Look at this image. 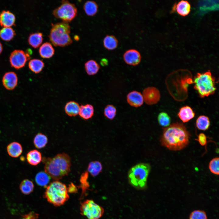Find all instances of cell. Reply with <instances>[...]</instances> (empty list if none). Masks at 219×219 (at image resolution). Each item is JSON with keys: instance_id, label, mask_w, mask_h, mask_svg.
<instances>
[{"instance_id": "6da1fadb", "label": "cell", "mask_w": 219, "mask_h": 219, "mask_svg": "<svg viewBox=\"0 0 219 219\" xmlns=\"http://www.w3.org/2000/svg\"><path fill=\"white\" fill-rule=\"evenodd\" d=\"M190 134L182 123L177 122L164 128L160 141L170 150L179 151L189 144Z\"/></svg>"}, {"instance_id": "7a4b0ae2", "label": "cell", "mask_w": 219, "mask_h": 219, "mask_svg": "<svg viewBox=\"0 0 219 219\" xmlns=\"http://www.w3.org/2000/svg\"><path fill=\"white\" fill-rule=\"evenodd\" d=\"M45 172L53 179H61L70 171L71 159L67 154H59L53 158H43Z\"/></svg>"}, {"instance_id": "3957f363", "label": "cell", "mask_w": 219, "mask_h": 219, "mask_svg": "<svg viewBox=\"0 0 219 219\" xmlns=\"http://www.w3.org/2000/svg\"><path fill=\"white\" fill-rule=\"evenodd\" d=\"M71 27L68 23L61 22L52 24L49 35L50 41L55 47H64L72 43L70 35Z\"/></svg>"}, {"instance_id": "277c9868", "label": "cell", "mask_w": 219, "mask_h": 219, "mask_svg": "<svg viewBox=\"0 0 219 219\" xmlns=\"http://www.w3.org/2000/svg\"><path fill=\"white\" fill-rule=\"evenodd\" d=\"M68 193L65 185L56 180L47 187L44 197L54 205L59 206L64 204L69 199Z\"/></svg>"}, {"instance_id": "5b68a950", "label": "cell", "mask_w": 219, "mask_h": 219, "mask_svg": "<svg viewBox=\"0 0 219 219\" xmlns=\"http://www.w3.org/2000/svg\"><path fill=\"white\" fill-rule=\"evenodd\" d=\"M215 80L210 71L203 73H197L194 77V88L201 98L214 94L216 88Z\"/></svg>"}, {"instance_id": "8992f818", "label": "cell", "mask_w": 219, "mask_h": 219, "mask_svg": "<svg viewBox=\"0 0 219 219\" xmlns=\"http://www.w3.org/2000/svg\"><path fill=\"white\" fill-rule=\"evenodd\" d=\"M150 169V165L148 163H140L134 166L128 173L130 182L135 187H144Z\"/></svg>"}, {"instance_id": "52a82bcc", "label": "cell", "mask_w": 219, "mask_h": 219, "mask_svg": "<svg viewBox=\"0 0 219 219\" xmlns=\"http://www.w3.org/2000/svg\"><path fill=\"white\" fill-rule=\"evenodd\" d=\"M77 9L75 5L68 0H63L61 4L53 10V14L55 17L68 23L77 16Z\"/></svg>"}, {"instance_id": "ba28073f", "label": "cell", "mask_w": 219, "mask_h": 219, "mask_svg": "<svg viewBox=\"0 0 219 219\" xmlns=\"http://www.w3.org/2000/svg\"><path fill=\"white\" fill-rule=\"evenodd\" d=\"M80 213L88 219H98L104 213L103 208L93 200H87L81 204Z\"/></svg>"}, {"instance_id": "9c48e42d", "label": "cell", "mask_w": 219, "mask_h": 219, "mask_svg": "<svg viewBox=\"0 0 219 219\" xmlns=\"http://www.w3.org/2000/svg\"><path fill=\"white\" fill-rule=\"evenodd\" d=\"M30 59L29 54L20 50H14L11 53L9 57L11 66L16 69L23 67L26 61Z\"/></svg>"}, {"instance_id": "30bf717a", "label": "cell", "mask_w": 219, "mask_h": 219, "mask_svg": "<svg viewBox=\"0 0 219 219\" xmlns=\"http://www.w3.org/2000/svg\"><path fill=\"white\" fill-rule=\"evenodd\" d=\"M142 95L144 100L148 105L156 103L159 98L158 90L153 87H149L145 89L143 91Z\"/></svg>"}, {"instance_id": "8fae6325", "label": "cell", "mask_w": 219, "mask_h": 219, "mask_svg": "<svg viewBox=\"0 0 219 219\" xmlns=\"http://www.w3.org/2000/svg\"><path fill=\"white\" fill-rule=\"evenodd\" d=\"M3 86L7 89H13L16 86L18 83V78L16 74L13 72L6 73L2 79Z\"/></svg>"}, {"instance_id": "7c38bea8", "label": "cell", "mask_w": 219, "mask_h": 219, "mask_svg": "<svg viewBox=\"0 0 219 219\" xmlns=\"http://www.w3.org/2000/svg\"><path fill=\"white\" fill-rule=\"evenodd\" d=\"M123 57L127 64L132 65L138 64L141 60V56L139 52L133 49L126 51L123 54Z\"/></svg>"}, {"instance_id": "4fadbf2b", "label": "cell", "mask_w": 219, "mask_h": 219, "mask_svg": "<svg viewBox=\"0 0 219 219\" xmlns=\"http://www.w3.org/2000/svg\"><path fill=\"white\" fill-rule=\"evenodd\" d=\"M127 101L131 106L137 107L143 104L144 99L142 95L140 92L133 91L128 94Z\"/></svg>"}, {"instance_id": "5bb4252c", "label": "cell", "mask_w": 219, "mask_h": 219, "mask_svg": "<svg viewBox=\"0 0 219 219\" xmlns=\"http://www.w3.org/2000/svg\"><path fill=\"white\" fill-rule=\"evenodd\" d=\"M15 20L14 15L8 11H3L0 14V25L3 27H10Z\"/></svg>"}, {"instance_id": "9a60e30c", "label": "cell", "mask_w": 219, "mask_h": 219, "mask_svg": "<svg viewBox=\"0 0 219 219\" xmlns=\"http://www.w3.org/2000/svg\"><path fill=\"white\" fill-rule=\"evenodd\" d=\"M191 9L189 2L186 1L182 0L176 4L173 8V10H176L180 15L185 16L189 14Z\"/></svg>"}, {"instance_id": "2e32d148", "label": "cell", "mask_w": 219, "mask_h": 219, "mask_svg": "<svg viewBox=\"0 0 219 219\" xmlns=\"http://www.w3.org/2000/svg\"><path fill=\"white\" fill-rule=\"evenodd\" d=\"M55 50L52 45L49 42L43 43L39 49V54L41 57L49 58L52 57L54 54Z\"/></svg>"}, {"instance_id": "e0dca14e", "label": "cell", "mask_w": 219, "mask_h": 219, "mask_svg": "<svg viewBox=\"0 0 219 219\" xmlns=\"http://www.w3.org/2000/svg\"><path fill=\"white\" fill-rule=\"evenodd\" d=\"M195 115L192 109L188 106L181 107L178 114L180 119L184 123L188 122L193 118Z\"/></svg>"}, {"instance_id": "ac0fdd59", "label": "cell", "mask_w": 219, "mask_h": 219, "mask_svg": "<svg viewBox=\"0 0 219 219\" xmlns=\"http://www.w3.org/2000/svg\"><path fill=\"white\" fill-rule=\"evenodd\" d=\"M7 151L10 156L17 158L21 155L22 152L23 148L19 143L13 142L9 144L7 146Z\"/></svg>"}, {"instance_id": "d6986e66", "label": "cell", "mask_w": 219, "mask_h": 219, "mask_svg": "<svg viewBox=\"0 0 219 219\" xmlns=\"http://www.w3.org/2000/svg\"><path fill=\"white\" fill-rule=\"evenodd\" d=\"M94 109L93 106L90 104L82 105L80 107L78 114L85 120L91 118L93 115Z\"/></svg>"}, {"instance_id": "ffe728a7", "label": "cell", "mask_w": 219, "mask_h": 219, "mask_svg": "<svg viewBox=\"0 0 219 219\" xmlns=\"http://www.w3.org/2000/svg\"><path fill=\"white\" fill-rule=\"evenodd\" d=\"M26 159L28 162L31 165H36L42 160L41 154L36 150H32L27 153Z\"/></svg>"}, {"instance_id": "44dd1931", "label": "cell", "mask_w": 219, "mask_h": 219, "mask_svg": "<svg viewBox=\"0 0 219 219\" xmlns=\"http://www.w3.org/2000/svg\"><path fill=\"white\" fill-rule=\"evenodd\" d=\"M80 106L79 104L74 101L67 103L64 107L66 113L69 116H74L78 114Z\"/></svg>"}, {"instance_id": "7402d4cb", "label": "cell", "mask_w": 219, "mask_h": 219, "mask_svg": "<svg viewBox=\"0 0 219 219\" xmlns=\"http://www.w3.org/2000/svg\"><path fill=\"white\" fill-rule=\"evenodd\" d=\"M85 68L87 74L92 75L96 74L98 72L100 66L95 61L91 60L85 63Z\"/></svg>"}, {"instance_id": "603a6c76", "label": "cell", "mask_w": 219, "mask_h": 219, "mask_svg": "<svg viewBox=\"0 0 219 219\" xmlns=\"http://www.w3.org/2000/svg\"><path fill=\"white\" fill-rule=\"evenodd\" d=\"M43 40V34L41 33H37L30 34L28 38V42L33 47L37 48L41 44Z\"/></svg>"}, {"instance_id": "cb8c5ba5", "label": "cell", "mask_w": 219, "mask_h": 219, "mask_svg": "<svg viewBox=\"0 0 219 219\" xmlns=\"http://www.w3.org/2000/svg\"><path fill=\"white\" fill-rule=\"evenodd\" d=\"M44 66V63L42 60L36 59L31 60L28 64L30 69L36 74L40 73L42 70Z\"/></svg>"}, {"instance_id": "d4e9b609", "label": "cell", "mask_w": 219, "mask_h": 219, "mask_svg": "<svg viewBox=\"0 0 219 219\" xmlns=\"http://www.w3.org/2000/svg\"><path fill=\"white\" fill-rule=\"evenodd\" d=\"M83 9L86 14L89 16H93L96 13L98 6L94 1H86L83 5Z\"/></svg>"}, {"instance_id": "484cf974", "label": "cell", "mask_w": 219, "mask_h": 219, "mask_svg": "<svg viewBox=\"0 0 219 219\" xmlns=\"http://www.w3.org/2000/svg\"><path fill=\"white\" fill-rule=\"evenodd\" d=\"M50 177L45 172H40L37 173L35 177V181L37 185L45 186L50 181Z\"/></svg>"}, {"instance_id": "4316f807", "label": "cell", "mask_w": 219, "mask_h": 219, "mask_svg": "<svg viewBox=\"0 0 219 219\" xmlns=\"http://www.w3.org/2000/svg\"><path fill=\"white\" fill-rule=\"evenodd\" d=\"M34 188L33 182L28 179L23 180L19 185V189L21 192L25 195L29 194L32 192Z\"/></svg>"}, {"instance_id": "83f0119b", "label": "cell", "mask_w": 219, "mask_h": 219, "mask_svg": "<svg viewBox=\"0 0 219 219\" xmlns=\"http://www.w3.org/2000/svg\"><path fill=\"white\" fill-rule=\"evenodd\" d=\"M196 125L199 130H207L210 126L208 117L204 115L199 116L196 120Z\"/></svg>"}, {"instance_id": "f1b7e54d", "label": "cell", "mask_w": 219, "mask_h": 219, "mask_svg": "<svg viewBox=\"0 0 219 219\" xmlns=\"http://www.w3.org/2000/svg\"><path fill=\"white\" fill-rule=\"evenodd\" d=\"M103 45L106 49L111 50L116 48L118 44V40L113 35H106L103 40Z\"/></svg>"}, {"instance_id": "f546056e", "label": "cell", "mask_w": 219, "mask_h": 219, "mask_svg": "<svg viewBox=\"0 0 219 219\" xmlns=\"http://www.w3.org/2000/svg\"><path fill=\"white\" fill-rule=\"evenodd\" d=\"M48 141L47 137L42 133H39L35 137L33 143L35 147L38 149L44 147Z\"/></svg>"}, {"instance_id": "4dcf8cb0", "label": "cell", "mask_w": 219, "mask_h": 219, "mask_svg": "<svg viewBox=\"0 0 219 219\" xmlns=\"http://www.w3.org/2000/svg\"><path fill=\"white\" fill-rule=\"evenodd\" d=\"M102 169L101 164L99 161L91 162L88 167V171L93 176L98 175Z\"/></svg>"}, {"instance_id": "1f68e13d", "label": "cell", "mask_w": 219, "mask_h": 219, "mask_svg": "<svg viewBox=\"0 0 219 219\" xmlns=\"http://www.w3.org/2000/svg\"><path fill=\"white\" fill-rule=\"evenodd\" d=\"M15 35V32L11 27H3L0 30V37L4 40L9 41L12 39Z\"/></svg>"}, {"instance_id": "d6a6232c", "label": "cell", "mask_w": 219, "mask_h": 219, "mask_svg": "<svg viewBox=\"0 0 219 219\" xmlns=\"http://www.w3.org/2000/svg\"><path fill=\"white\" fill-rule=\"evenodd\" d=\"M158 120L159 124L162 127H166L170 125V117L165 112H162L160 113L158 116Z\"/></svg>"}, {"instance_id": "836d02e7", "label": "cell", "mask_w": 219, "mask_h": 219, "mask_svg": "<svg viewBox=\"0 0 219 219\" xmlns=\"http://www.w3.org/2000/svg\"><path fill=\"white\" fill-rule=\"evenodd\" d=\"M204 1L203 2L200 3V8L202 10L204 9L203 11L206 10H211L215 9H217V6H218V5H217V1Z\"/></svg>"}, {"instance_id": "e575fe53", "label": "cell", "mask_w": 219, "mask_h": 219, "mask_svg": "<svg viewBox=\"0 0 219 219\" xmlns=\"http://www.w3.org/2000/svg\"><path fill=\"white\" fill-rule=\"evenodd\" d=\"M116 109L115 106L112 105H108L104 109V114L107 118L113 120L116 115Z\"/></svg>"}, {"instance_id": "d590c367", "label": "cell", "mask_w": 219, "mask_h": 219, "mask_svg": "<svg viewBox=\"0 0 219 219\" xmlns=\"http://www.w3.org/2000/svg\"><path fill=\"white\" fill-rule=\"evenodd\" d=\"M219 158L216 157L212 159L209 164V169L211 172L218 175L219 173Z\"/></svg>"}, {"instance_id": "8d00e7d4", "label": "cell", "mask_w": 219, "mask_h": 219, "mask_svg": "<svg viewBox=\"0 0 219 219\" xmlns=\"http://www.w3.org/2000/svg\"><path fill=\"white\" fill-rule=\"evenodd\" d=\"M88 173L87 172H85L82 173L80 179L81 187L82 189V193L85 192L89 186L87 180L88 178Z\"/></svg>"}, {"instance_id": "74e56055", "label": "cell", "mask_w": 219, "mask_h": 219, "mask_svg": "<svg viewBox=\"0 0 219 219\" xmlns=\"http://www.w3.org/2000/svg\"><path fill=\"white\" fill-rule=\"evenodd\" d=\"M189 219H207V216L204 211L195 210L190 214Z\"/></svg>"}, {"instance_id": "f35d334b", "label": "cell", "mask_w": 219, "mask_h": 219, "mask_svg": "<svg viewBox=\"0 0 219 219\" xmlns=\"http://www.w3.org/2000/svg\"><path fill=\"white\" fill-rule=\"evenodd\" d=\"M39 214L34 212H30L29 213L21 215L20 219H38Z\"/></svg>"}, {"instance_id": "ab89813d", "label": "cell", "mask_w": 219, "mask_h": 219, "mask_svg": "<svg viewBox=\"0 0 219 219\" xmlns=\"http://www.w3.org/2000/svg\"><path fill=\"white\" fill-rule=\"evenodd\" d=\"M200 144L202 146L205 145L207 143V137L203 133H200L198 135L197 140Z\"/></svg>"}, {"instance_id": "60d3db41", "label": "cell", "mask_w": 219, "mask_h": 219, "mask_svg": "<svg viewBox=\"0 0 219 219\" xmlns=\"http://www.w3.org/2000/svg\"><path fill=\"white\" fill-rule=\"evenodd\" d=\"M67 189L68 192L71 193H75L77 191V188L72 183H71L69 185L68 188H67Z\"/></svg>"}, {"instance_id": "b9f144b4", "label": "cell", "mask_w": 219, "mask_h": 219, "mask_svg": "<svg viewBox=\"0 0 219 219\" xmlns=\"http://www.w3.org/2000/svg\"><path fill=\"white\" fill-rule=\"evenodd\" d=\"M100 64L103 66H106L108 64V61L106 59L103 58L100 61Z\"/></svg>"}, {"instance_id": "7bdbcfd3", "label": "cell", "mask_w": 219, "mask_h": 219, "mask_svg": "<svg viewBox=\"0 0 219 219\" xmlns=\"http://www.w3.org/2000/svg\"><path fill=\"white\" fill-rule=\"evenodd\" d=\"M3 50L2 46L1 43L0 42V54L2 51Z\"/></svg>"}]
</instances>
